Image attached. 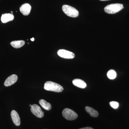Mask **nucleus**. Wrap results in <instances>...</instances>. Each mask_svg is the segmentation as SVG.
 <instances>
[{
  "label": "nucleus",
  "instance_id": "f257e3e1",
  "mask_svg": "<svg viewBox=\"0 0 129 129\" xmlns=\"http://www.w3.org/2000/svg\"><path fill=\"white\" fill-rule=\"evenodd\" d=\"M44 89L45 90L55 92H61L63 90L62 86L57 83L51 81H47L44 84Z\"/></svg>",
  "mask_w": 129,
  "mask_h": 129
},
{
  "label": "nucleus",
  "instance_id": "f03ea898",
  "mask_svg": "<svg viewBox=\"0 0 129 129\" xmlns=\"http://www.w3.org/2000/svg\"><path fill=\"white\" fill-rule=\"evenodd\" d=\"M123 6L120 3L112 4L104 8V11L108 14H113L117 13L123 8Z\"/></svg>",
  "mask_w": 129,
  "mask_h": 129
},
{
  "label": "nucleus",
  "instance_id": "7ed1b4c3",
  "mask_svg": "<svg viewBox=\"0 0 129 129\" xmlns=\"http://www.w3.org/2000/svg\"><path fill=\"white\" fill-rule=\"evenodd\" d=\"M62 10L67 16L71 17H77L79 16V12L75 8L67 5L62 6Z\"/></svg>",
  "mask_w": 129,
  "mask_h": 129
},
{
  "label": "nucleus",
  "instance_id": "20e7f679",
  "mask_svg": "<svg viewBox=\"0 0 129 129\" xmlns=\"http://www.w3.org/2000/svg\"><path fill=\"white\" fill-rule=\"evenodd\" d=\"M63 117L67 120H75L78 117V115L75 112L69 108H65L62 112Z\"/></svg>",
  "mask_w": 129,
  "mask_h": 129
},
{
  "label": "nucleus",
  "instance_id": "39448f33",
  "mask_svg": "<svg viewBox=\"0 0 129 129\" xmlns=\"http://www.w3.org/2000/svg\"><path fill=\"white\" fill-rule=\"evenodd\" d=\"M30 107L31 112L37 117L42 118L44 117V113L40 106L34 104L32 105Z\"/></svg>",
  "mask_w": 129,
  "mask_h": 129
},
{
  "label": "nucleus",
  "instance_id": "423d86ee",
  "mask_svg": "<svg viewBox=\"0 0 129 129\" xmlns=\"http://www.w3.org/2000/svg\"><path fill=\"white\" fill-rule=\"evenodd\" d=\"M57 54L60 57L68 59H72L75 57L74 53L72 52L63 49L58 51Z\"/></svg>",
  "mask_w": 129,
  "mask_h": 129
},
{
  "label": "nucleus",
  "instance_id": "0eeeda50",
  "mask_svg": "<svg viewBox=\"0 0 129 129\" xmlns=\"http://www.w3.org/2000/svg\"><path fill=\"white\" fill-rule=\"evenodd\" d=\"M18 80V76L15 74H13L9 76L5 80L4 85L5 86H9L16 83Z\"/></svg>",
  "mask_w": 129,
  "mask_h": 129
},
{
  "label": "nucleus",
  "instance_id": "6e6552de",
  "mask_svg": "<svg viewBox=\"0 0 129 129\" xmlns=\"http://www.w3.org/2000/svg\"><path fill=\"white\" fill-rule=\"evenodd\" d=\"M31 7L28 3H25L22 5L20 7V12L24 16H27L30 14Z\"/></svg>",
  "mask_w": 129,
  "mask_h": 129
},
{
  "label": "nucleus",
  "instance_id": "1a4fd4ad",
  "mask_svg": "<svg viewBox=\"0 0 129 129\" xmlns=\"http://www.w3.org/2000/svg\"><path fill=\"white\" fill-rule=\"evenodd\" d=\"M11 116L13 122L16 126H19L21 124V120L19 115L15 110H13L11 112Z\"/></svg>",
  "mask_w": 129,
  "mask_h": 129
},
{
  "label": "nucleus",
  "instance_id": "9d476101",
  "mask_svg": "<svg viewBox=\"0 0 129 129\" xmlns=\"http://www.w3.org/2000/svg\"><path fill=\"white\" fill-rule=\"evenodd\" d=\"M14 18V15L12 13H5L3 14L1 18V20L3 23L13 21Z\"/></svg>",
  "mask_w": 129,
  "mask_h": 129
},
{
  "label": "nucleus",
  "instance_id": "9b49d317",
  "mask_svg": "<svg viewBox=\"0 0 129 129\" xmlns=\"http://www.w3.org/2000/svg\"><path fill=\"white\" fill-rule=\"evenodd\" d=\"M73 83L74 85L82 89H84L86 87V83L80 79H75L73 81Z\"/></svg>",
  "mask_w": 129,
  "mask_h": 129
},
{
  "label": "nucleus",
  "instance_id": "f8f14e48",
  "mask_svg": "<svg viewBox=\"0 0 129 129\" xmlns=\"http://www.w3.org/2000/svg\"><path fill=\"white\" fill-rule=\"evenodd\" d=\"M85 110L91 117H97L98 116L99 114L98 111L91 107L86 106L85 108Z\"/></svg>",
  "mask_w": 129,
  "mask_h": 129
},
{
  "label": "nucleus",
  "instance_id": "ddd939ff",
  "mask_svg": "<svg viewBox=\"0 0 129 129\" xmlns=\"http://www.w3.org/2000/svg\"><path fill=\"white\" fill-rule=\"evenodd\" d=\"M39 104L43 108L47 111H49L51 109V105L49 103L44 99H41L39 101Z\"/></svg>",
  "mask_w": 129,
  "mask_h": 129
},
{
  "label": "nucleus",
  "instance_id": "4468645a",
  "mask_svg": "<svg viewBox=\"0 0 129 129\" xmlns=\"http://www.w3.org/2000/svg\"><path fill=\"white\" fill-rule=\"evenodd\" d=\"M25 43V41L23 40L15 41H12L11 43V45L14 48H18L23 46Z\"/></svg>",
  "mask_w": 129,
  "mask_h": 129
},
{
  "label": "nucleus",
  "instance_id": "2eb2a0df",
  "mask_svg": "<svg viewBox=\"0 0 129 129\" xmlns=\"http://www.w3.org/2000/svg\"><path fill=\"white\" fill-rule=\"evenodd\" d=\"M107 75L109 79L113 80L116 78L117 74L116 72L113 70H110L108 72Z\"/></svg>",
  "mask_w": 129,
  "mask_h": 129
},
{
  "label": "nucleus",
  "instance_id": "dca6fc26",
  "mask_svg": "<svg viewBox=\"0 0 129 129\" xmlns=\"http://www.w3.org/2000/svg\"><path fill=\"white\" fill-rule=\"evenodd\" d=\"M109 104L112 108L115 109L118 108L119 107V103L116 102H110Z\"/></svg>",
  "mask_w": 129,
  "mask_h": 129
},
{
  "label": "nucleus",
  "instance_id": "f3484780",
  "mask_svg": "<svg viewBox=\"0 0 129 129\" xmlns=\"http://www.w3.org/2000/svg\"><path fill=\"white\" fill-rule=\"evenodd\" d=\"M79 129H94L93 128L90 127H86L84 128H81Z\"/></svg>",
  "mask_w": 129,
  "mask_h": 129
},
{
  "label": "nucleus",
  "instance_id": "a211bd4d",
  "mask_svg": "<svg viewBox=\"0 0 129 129\" xmlns=\"http://www.w3.org/2000/svg\"><path fill=\"white\" fill-rule=\"evenodd\" d=\"M30 40H31V41H35V39L34 38H32V39H30Z\"/></svg>",
  "mask_w": 129,
  "mask_h": 129
},
{
  "label": "nucleus",
  "instance_id": "6ab92c4d",
  "mask_svg": "<svg viewBox=\"0 0 129 129\" xmlns=\"http://www.w3.org/2000/svg\"><path fill=\"white\" fill-rule=\"evenodd\" d=\"M100 1H108V0H100Z\"/></svg>",
  "mask_w": 129,
  "mask_h": 129
},
{
  "label": "nucleus",
  "instance_id": "aec40b11",
  "mask_svg": "<svg viewBox=\"0 0 129 129\" xmlns=\"http://www.w3.org/2000/svg\"><path fill=\"white\" fill-rule=\"evenodd\" d=\"M29 107H31V106H32V105H31V104H30V105H29Z\"/></svg>",
  "mask_w": 129,
  "mask_h": 129
},
{
  "label": "nucleus",
  "instance_id": "412c9836",
  "mask_svg": "<svg viewBox=\"0 0 129 129\" xmlns=\"http://www.w3.org/2000/svg\"><path fill=\"white\" fill-rule=\"evenodd\" d=\"M11 12L12 14H13V12L12 11Z\"/></svg>",
  "mask_w": 129,
  "mask_h": 129
}]
</instances>
